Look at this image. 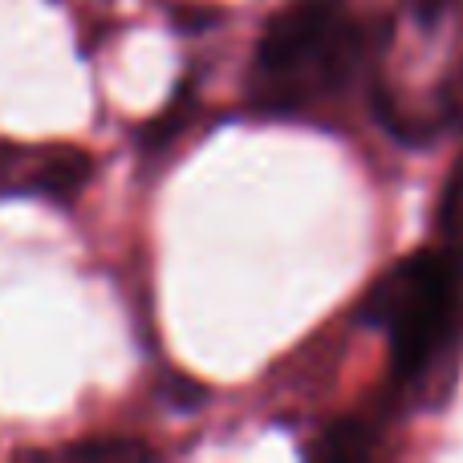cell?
<instances>
[{"label": "cell", "mask_w": 463, "mask_h": 463, "mask_svg": "<svg viewBox=\"0 0 463 463\" xmlns=\"http://www.w3.org/2000/svg\"><path fill=\"white\" fill-rule=\"evenodd\" d=\"M378 427L366 423V419H345V423H334L329 431H321V439L313 443V456L321 459H358L370 456L378 448Z\"/></svg>", "instance_id": "cell-4"}, {"label": "cell", "mask_w": 463, "mask_h": 463, "mask_svg": "<svg viewBox=\"0 0 463 463\" xmlns=\"http://www.w3.org/2000/svg\"><path fill=\"white\" fill-rule=\"evenodd\" d=\"M90 179H94V159L81 146H24L0 138V200H49L65 208L86 192Z\"/></svg>", "instance_id": "cell-3"}, {"label": "cell", "mask_w": 463, "mask_h": 463, "mask_svg": "<svg viewBox=\"0 0 463 463\" xmlns=\"http://www.w3.org/2000/svg\"><path fill=\"white\" fill-rule=\"evenodd\" d=\"M386 21H366L350 0H288L269 21L252 61V106L272 118H305L337 102L383 65Z\"/></svg>", "instance_id": "cell-2"}, {"label": "cell", "mask_w": 463, "mask_h": 463, "mask_svg": "<svg viewBox=\"0 0 463 463\" xmlns=\"http://www.w3.org/2000/svg\"><path fill=\"white\" fill-rule=\"evenodd\" d=\"M61 456H70V459H146L151 448L138 439H86V443H70Z\"/></svg>", "instance_id": "cell-5"}, {"label": "cell", "mask_w": 463, "mask_h": 463, "mask_svg": "<svg viewBox=\"0 0 463 463\" xmlns=\"http://www.w3.org/2000/svg\"><path fill=\"white\" fill-rule=\"evenodd\" d=\"M358 317L391 345V407L443 402L463 358V159L439 195V240L391 264Z\"/></svg>", "instance_id": "cell-1"}]
</instances>
